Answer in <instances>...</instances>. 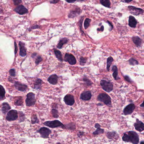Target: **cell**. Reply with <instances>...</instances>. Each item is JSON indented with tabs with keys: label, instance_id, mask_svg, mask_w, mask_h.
<instances>
[{
	"label": "cell",
	"instance_id": "obj_1",
	"mask_svg": "<svg viewBox=\"0 0 144 144\" xmlns=\"http://www.w3.org/2000/svg\"><path fill=\"white\" fill-rule=\"evenodd\" d=\"M122 140L127 143H131L132 144H138L139 143V136L137 132L131 131L123 134Z\"/></svg>",
	"mask_w": 144,
	"mask_h": 144
},
{
	"label": "cell",
	"instance_id": "obj_2",
	"mask_svg": "<svg viewBox=\"0 0 144 144\" xmlns=\"http://www.w3.org/2000/svg\"><path fill=\"white\" fill-rule=\"evenodd\" d=\"M97 99L99 101L103 102L105 105L109 107H112L111 98L107 93H100L98 96Z\"/></svg>",
	"mask_w": 144,
	"mask_h": 144
},
{
	"label": "cell",
	"instance_id": "obj_3",
	"mask_svg": "<svg viewBox=\"0 0 144 144\" xmlns=\"http://www.w3.org/2000/svg\"><path fill=\"white\" fill-rule=\"evenodd\" d=\"M44 124L46 126H48L51 128H61L62 129H65V125L62 123L59 120H56L53 121H47L45 122Z\"/></svg>",
	"mask_w": 144,
	"mask_h": 144
},
{
	"label": "cell",
	"instance_id": "obj_4",
	"mask_svg": "<svg viewBox=\"0 0 144 144\" xmlns=\"http://www.w3.org/2000/svg\"><path fill=\"white\" fill-rule=\"evenodd\" d=\"M100 85L102 89L107 93H110L113 90V83L110 81L101 80L100 81Z\"/></svg>",
	"mask_w": 144,
	"mask_h": 144
},
{
	"label": "cell",
	"instance_id": "obj_5",
	"mask_svg": "<svg viewBox=\"0 0 144 144\" xmlns=\"http://www.w3.org/2000/svg\"><path fill=\"white\" fill-rule=\"evenodd\" d=\"M35 95L33 93H29L27 95L26 100V105L28 107H31L35 105L36 102Z\"/></svg>",
	"mask_w": 144,
	"mask_h": 144
},
{
	"label": "cell",
	"instance_id": "obj_6",
	"mask_svg": "<svg viewBox=\"0 0 144 144\" xmlns=\"http://www.w3.org/2000/svg\"><path fill=\"white\" fill-rule=\"evenodd\" d=\"M18 118V113L16 110H11L7 113L6 119L8 121H13Z\"/></svg>",
	"mask_w": 144,
	"mask_h": 144
},
{
	"label": "cell",
	"instance_id": "obj_7",
	"mask_svg": "<svg viewBox=\"0 0 144 144\" xmlns=\"http://www.w3.org/2000/svg\"><path fill=\"white\" fill-rule=\"evenodd\" d=\"M64 60L66 62H68L71 65H74L76 64L77 60L75 57L72 54L66 53L65 55Z\"/></svg>",
	"mask_w": 144,
	"mask_h": 144
},
{
	"label": "cell",
	"instance_id": "obj_8",
	"mask_svg": "<svg viewBox=\"0 0 144 144\" xmlns=\"http://www.w3.org/2000/svg\"><path fill=\"white\" fill-rule=\"evenodd\" d=\"M38 132L40 134L41 137L44 139L49 138V135L50 134H51L52 132L50 129L46 127L41 128L39 130Z\"/></svg>",
	"mask_w": 144,
	"mask_h": 144
},
{
	"label": "cell",
	"instance_id": "obj_9",
	"mask_svg": "<svg viewBox=\"0 0 144 144\" xmlns=\"http://www.w3.org/2000/svg\"><path fill=\"white\" fill-rule=\"evenodd\" d=\"M135 109V106L134 104L131 103L126 106L123 110V114L125 115H129L134 112Z\"/></svg>",
	"mask_w": 144,
	"mask_h": 144
},
{
	"label": "cell",
	"instance_id": "obj_10",
	"mask_svg": "<svg viewBox=\"0 0 144 144\" xmlns=\"http://www.w3.org/2000/svg\"><path fill=\"white\" fill-rule=\"evenodd\" d=\"M63 101L66 105L72 106L75 103V100L74 96L71 94L66 95L64 97Z\"/></svg>",
	"mask_w": 144,
	"mask_h": 144
},
{
	"label": "cell",
	"instance_id": "obj_11",
	"mask_svg": "<svg viewBox=\"0 0 144 144\" xmlns=\"http://www.w3.org/2000/svg\"><path fill=\"white\" fill-rule=\"evenodd\" d=\"M128 8L131 14L134 15H139L143 13V10L140 8L136 7L133 6H129Z\"/></svg>",
	"mask_w": 144,
	"mask_h": 144
},
{
	"label": "cell",
	"instance_id": "obj_12",
	"mask_svg": "<svg viewBox=\"0 0 144 144\" xmlns=\"http://www.w3.org/2000/svg\"><path fill=\"white\" fill-rule=\"evenodd\" d=\"M134 126L135 129L139 132H142L144 131V123L138 119H136V122L134 123Z\"/></svg>",
	"mask_w": 144,
	"mask_h": 144
},
{
	"label": "cell",
	"instance_id": "obj_13",
	"mask_svg": "<svg viewBox=\"0 0 144 144\" xmlns=\"http://www.w3.org/2000/svg\"><path fill=\"white\" fill-rule=\"evenodd\" d=\"M92 97L91 92L90 91L87 90L83 92L80 96V99L83 101L90 100Z\"/></svg>",
	"mask_w": 144,
	"mask_h": 144
},
{
	"label": "cell",
	"instance_id": "obj_14",
	"mask_svg": "<svg viewBox=\"0 0 144 144\" xmlns=\"http://www.w3.org/2000/svg\"><path fill=\"white\" fill-rule=\"evenodd\" d=\"M14 86L17 90L20 91H26L28 88V87L26 85L20 83L18 82H15Z\"/></svg>",
	"mask_w": 144,
	"mask_h": 144
},
{
	"label": "cell",
	"instance_id": "obj_15",
	"mask_svg": "<svg viewBox=\"0 0 144 144\" xmlns=\"http://www.w3.org/2000/svg\"><path fill=\"white\" fill-rule=\"evenodd\" d=\"M14 11L17 13L21 15H23L28 12V9L23 5H20L17 6L14 9Z\"/></svg>",
	"mask_w": 144,
	"mask_h": 144
},
{
	"label": "cell",
	"instance_id": "obj_16",
	"mask_svg": "<svg viewBox=\"0 0 144 144\" xmlns=\"http://www.w3.org/2000/svg\"><path fill=\"white\" fill-rule=\"evenodd\" d=\"M107 136L109 139L111 140H117L119 138V136L118 134L114 131L107 132Z\"/></svg>",
	"mask_w": 144,
	"mask_h": 144
},
{
	"label": "cell",
	"instance_id": "obj_17",
	"mask_svg": "<svg viewBox=\"0 0 144 144\" xmlns=\"http://www.w3.org/2000/svg\"><path fill=\"white\" fill-rule=\"evenodd\" d=\"M81 12V11L80 8H77L71 11L70 12L68 15V17L69 18H74L75 17H77L80 14Z\"/></svg>",
	"mask_w": 144,
	"mask_h": 144
},
{
	"label": "cell",
	"instance_id": "obj_18",
	"mask_svg": "<svg viewBox=\"0 0 144 144\" xmlns=\"http://www.w3.org/2000/svg\"><path fill=\"white\" fill-rule=\"evenodd\" d=\"M19 47H20V55L22 57L26 56L27 53H26V49L25 46V44L23 42H19Z\"/></svg>",
	"mask_w": 144,
	"mask_h": 144
},
{
	"label": "cell",
	"instance_id": "obj_19",
	"mask_svg": "<svg viewBox=\"0 0 144 144\" xmlns=\"http://www.w3.org/2000/svg\"><path fill=\"white\" fill-rule=\"evenodd\" d=\"M58 77L56 74H54L53 75H51L48 79V81L50 84L55 85L57 84L58 81Z\"/></svg>",
	"mask_w": 144,
	"mask_h": 144
},
{
	"label": "cell",
	"instance_id": "obj_20",
	"mask_svg": "<svg viewBox=\"0 0 144 144\" xmlns=\"http://www.w3.org/2000/svg\"><path fill=\"white\" fill-rule=\"evenodd\" d=\"M95 127L96 129V131H94L93 133L94 135H97L100 134H102L104 133V129H102L101 128V126L99 123H96L95 124Z\"/></svg>",
	"mask_w": 144,
	"mask_h": 144
},
{
	"label": "cell",
	"instance_id": "obj_21",
	"mask_svg": "<svg viewBox=\"0 0 144 144\" xmlns=\"http://www.w3.org/2000/svg\"><path fill=\"white\" fill-rule=\"evenodd\" d=\"M112 70L113 72V77H114L115 80H117L120 79V78L118 76V69H117V66L115 65L113 66L112 67Z\"/></svg>",
	"mask_w": 144,
	"mask_h": 144
},
{
	"label": "cell",
	"instance_id": "obj_22",
	"mask_svg": "<svg viewBox=\"0 0 144 144\" xmlns=\"http://www.w3.org/2000/svg\"><path fill=\"white\" fill-rule=\"evenodd\" d=\"M129 26L131 28H134L136 27L137 23V22L136 19L132 16H129Z\"/></svg>",
	"mask_w": 144,
	"mask_h": 144
},
{
	"label": "cell",
	"instance_id": "obj_23",
	"mask_svg": "<svg viewBox=\"0 0 144 144\" xmlns=\"http://www.w3.org/2000/svg\"><path fill=\"white\" fill-rule=\"evenodd\" d=\"M132 40L137 47H139L141 46V44H142V40L139 37L137 36H133L132 37Z\"/></svg>",
	"mask_w": 144,
	"mask_h": 144
},
{
	"label": "cell",
	"instance_id": "obj_24",
	"mask_svg": "<svg viewBox=\"0 0 144 144\" xmlns=\"http://www.w3.org/2000/svg\"><path fill=\"white\" fill-rule=\"evenodd\" d=\"M11 107L9 104L6 102L3 103L2 104V112L4 114H6L8 111L10 110Z\"/></svg>",
	"mask_w": 144,
	"mask_h": 144
},
{
	"label": "cell",
	"instance_id": "obj_25",
	"mask_svg": "<svg viewBox=\"0 0 144 144\" xmlns=\"http://www.w3.org/2000/svg\"><path fill=\"white\" fill-rule=\"evenodd\" d=\"M68 42V39H66V38H63L62 39H60L59 42L58 44L57 45V48L58 49H61L62 47L63 46V45L65 44H66Z\"/></svg>",
	"mask_w": 144,
	"mask_h": 144
},
{
	"label": "cell",
	"instance_id": "obj_26",
	"mask_svg": "<svg viewBox=\"0 0 144 144\" xmlns=\"http://www.w3.org/2000/svg\"><path fill=\"white\" fill-rule=\"evenodd\" d=\"M54 53L56 55V57L59 60H60V61L62 62L63 61V57H62V55L60 51L58 50H56V49H54Z\"/></svg>",
	"mask_w": 144,
	"mask_h": 144
},
{
	"label": "cell",
	"instance_id": "obj_27",
	"mask_svg": "<svg viewBox=\"0 0 144 144\" xmlns=\"http://www.w3.org/2000/svg\"><path fill=\"white\" fill-rule=\"evenodd\" d=\"M42 84V80L39 79L36 80L34 84V88L36 90H40L41 89Z\"/></svg>",
	"mask_w": 144,
	"mask_h": 144
},
{
	"label": "cell",
	"instance_id": "obj_28",
	"mask_svg": "<svg viewBox=\"0 0 144 144\" xmlns=\"http://www.w3.org/2000/svg\"><path fill=\"white\" fill-rule=\"evenodd\" d=\"M114 60V59L113 58V57H109L107 59V70L108 71V72L110 71V67L111 66L112 63H113Z\"/></svg>",
	"mask_w": 144,
	"mask_h": 144
},
{
	"label": "cell",
	"instance_id": "obj_29",
	"mask_svg": "<svg viewBox=\"0 0 144 144\" xmlns=\"http://www.w3.org/2000/svg\"><path fill=\"white\" fill-rule=\"evenodd\" d=\"M6 91L4 87L0 85V100H2L5 99Z\"/></svg>",
	"mask_w": 144,
	"mask_h": 144
},
{
	"label": "cell",
	"instance_id": "obj_30",
	"mask_svg": "<svg viewBox=\"0 0 144 144\" xmlns=\"http://www.w3.org/2000/svg\"><path fill=\"white\" fill-rule=\"evenodd\" d=\"M100 3L106 7L110 8V6L111 3L110 0H100Z\"/></svg>",
	"mask_w": 144,
	"mask_h": 144
},
{
	"label": "cell",
	"instance_id": "obj_31",
	"mask_svg": "<svg viewBox=\"0 0 144 144\" xmlns=\"http://www.w3.org/2000/svg\"><path fill=\"white\" fill-rule=\"evenodd\" d=\"M65 126V129L67 128L68 129L71 130H74L76 129L75 124L73 123H69L68 124L66 125Z\"/></svg>",
	"mask_w": 144,
	"mask_h": 144
},
{
	"label": "cell",
	"instance_id": "obj_32",
	"mask_svg": "<svg viewBox=\"0 0 144 144\" xmlns=\"http://www.w3.org/2000/svg\"><path fill=\"white\" fill-rule=\"evenodd\" d=\"M129 64L133 66L139 64V62L138 61L134 58H131L129 60Z\"/></svg>",
	"mask_w": 144,
	"mask_h": 144
},
{
	"label": "cell",
	"instance_id": "obj_33",
	"mask_svg": "<svg viewBox=\"0 0 144 144\" xmlns=\"http://www.w3.org/2000/svg\"><path fill=\"white\" fill-rule=\"evenodd\" d=\"M52 113L53 117L55 118H58L59 117L58 112V110L56 108H53L52 110Z\"/></svg>",
	"mask_w": 144,
	"mask_h": 144
},
{
	"label": "cell",
	"instance_id": "obj_34",
	"mask_svg": "<svg viewBox=\"0 0 144 144\" xmlns=\"http://www.w3.org/2000/svg\"><path fill=\"white\" fill-rule=\"evenodd\" d=\"M90 22H91V20L89 19V18H86L85 21L84 22V28L85 29H86L88 28L89 26H90Z\"/></svg>",
	"mask_w": 144,
	"mask_h": 144
},
{
	"label": "cell",
	"instance_id": "obj_35",
	"mask_svg": "<svg viewBox=\"0 0 144 144\" xmlns=\"http://www.w3.org/2000/svg\"><path fill=\"white\" fill-rule=\"evenodd\" d=\"M83 81H84V83H86V85L87 86H90L93 84V83L90 80L88 79L87 78H84L83 79Z\"/></svg>",
	"mask_w": 144,
	"mask_h": 144
},
{
	"label": "cell",
	"instance_id": "obj_36",
	"mask_svg": "<svg viewBox=\"0 0 144 144\" xmlns=\"http://www.w3.org/2000/svg\"><path fill=\"white\" fill-rule=\"evenodd\" d=\"M39 120L36 115H33L31 117V123L32 124L39 123Z\"/></svg>",
	"mask_w": 144,
	"mask_h": 144
},
{
	"label": "cell",
	"instance_id": "obj_37",
	"mask_svg": "<svg viewBox=\"0 0 144 144\" xmlns=\"http://www.w3.org/2000/svg\"><path fill=\"white\" fill-rule=\"evenodd\" d=\"M87 59L82 57L80 59V64L81 66H84L86 64L87 62Z\"/></svg>",
	"mask_w": 144,
	"mask_h": 144
},
{
	"label": "cell",
	"instance_id": "obj_38",
	"mask_svg": "<svg viewBox=\"0 0 144 144\" xmlns=\"http://www.w3.org/2000/svg\"><path fill=\"white\" fill-rule=\"evenodd\" d=\"M23 103V99L22 98H20L19 99H17L15 102L14 104L16 106H21L22 105Z\"/></svg>",
	"mask_w": 144,
	"mask_h": 144
},
{
	"label": "cell",
	"instance_id": "obj_39",
	"mask_svg": "<svg viewBox=\"0 0 144 144\" xmlns=\"http://www.w3.org/2000/svg\"><path fill=\"white\" fill-rule=\"evenodd\" d=\"M9 73L11 76L14 77L16 75V71L14 69H11L9 71Z\"/></svg>",
	"mask_w": 144,
	"mask_h": 144
},
{
	"label": "cell",
	"instance_id": "obj_40",
	"mask_svg": "<svg viewBox=\"0 0 144 144\" xmlns=\"http://www.w3.org/2000/svg\"><path fill=\"white\" fill-rule=\"evenodd\" d=\"M42 58L40 56H39L37 57L36 60H35V63L36 65H38L42 61Z\"/></svg>",
	"mask_w": 144,
	"mask_h": 144
},
{
	"label": "cell",
	"instance_id": "obj_41",
	"mask_svg": "<svg viewBox=\"0 0 144 144\" xmlns=\"http://www.w3.org/2000/svg\"><path fill=\"white\" fill-rule=\"evenodd\" d=\"M124 77V78L125 80H126V81H127L128 83H131L133 82L132 80H131V78H130V77H129V76L125 75V76H124V77Z\"/></svg>",
	"mask_w": 144,
	"mask_h": 144
},
{
	"label": "cell",
	"instance_id": "obj_42",
	"mask_svg": "<svg viewBox=\"0 0 144 144\" xmlns=\"http://www.w3.org/2000/svg\"><path fill=\"white\" fill-rule=\"evenodd\" d=\"M14 2V3L15 5H17L19 4L20 3H21L22 2V0H13Z\"/></svg>",
	"mask_w": 144,
	"mask_h": 144
},
{
	"label": "cell",
	"instance_id": "obj_43",
	"mask_svg": "<svg viewBox=\"0 0 144 144\" xmlns=\"http://www.w3.org/2000/svg\"><path fill=\"white\" fill-rule=\"evenodd\" d=\"M14 53H15V54L16 55V53H17V50H18V49H17V44L16 42H14Z\"/></svg>",
	"mask_w": 144,
	"mask_h": 144
},
{
	"label": "cell",
	"instance_id": "obj_44",
	"mask_svg": "<svg viewBox=\"0 0 144 144\" xmlns=\"http://www.w3.org/2000/svg\"><path fill=\"white\" fill-rule=\"evenodd\" d=\"M84 134H85V132H83V131H80L78 133L77 135H78V137H82L83 135H84Z\"/></svg>",
	"mask_w": 144,
	"mask_h": 144
},
{
	"label": "cell",
	"instance_id": "obj_45",
	"mask_svg": "<svg viewBox=\"0 0 144 144\" xmlns=\"http://www.w3.org/2000/svg\"><path fill=\"white\" fill-rule=\"evenodd\" d=\"M59 1H60V0H53L50 2V3H53V4H55V3H58V2H59Z\"/></svg>",
	"mask_w": 144,
	"mask_h": 144
},
{
	"label": "cell",
	"instance_id": "obj_46",
	"mask_svg": "<svg viewBox=\"0 0 144 144\" xmlns=\"http://www.w3.org/2000/svg\"><path fill=\"white\" fill-rule=\"evenodd\" d=\"M107 22L108 23V24H109V26H110V28H111V29L110 30V31H111V30H112V29H113V25H112V24L111 23V22H109V21H107Z\"/></svg>",
	"mask_w": 144,
	"mask_h": 144
},
{
	"label": "cell",
	"instance_id": "obj_47",
	"mask_svg": "<svg viewBox=\"0 0 144 144\" xmlns=\"http://www.w3.org/2000/svg\"><path fill=\"white\" fill-rule=\"evenodd\" d=\"M66 2H67L68 3H74V2L76 1V0H65Z\"/></svg>",
	"mask_w": 144,
	"mask_h": 144
},
{
	"label": "cell",
	"instance_id": "obj_48",
	"mask_svg": "<svg viewBox=\"0 0 144 144\" xmlns=\"http://www.w3.org/2000/svg\"><path fill=\"white\" fill-rule=\"evenodd\" d=\"M104 30V27L103 26H101L100 29H98V31H103Z\"/></svg>",
	"mask_w": 144,
	"mask_h": 144
},
{
	"label": "cell",
	"instance_id": "obj_49",
	"mask_svg": "<svg viewBox=\"0 0 144 144\" xmlns=\"http://www.w3.org/2000/svg\"><path fill=\"white\" fill-rule=\"evenodd\" d=\"M38 28H39V26H37V25H36V26H33L31 27L30 29H38Z\"/></svg>",
	"mask_w": 144,
	"mask_h": 144
},
{
	"label": "cell",
	"instance_id": "obj_50",
	"mask_svg": "<svg viewBox=\"0 0 144 144\" xmlns=\"http://www.w3.org/2000/svg\"><path fill=\"white\" fill-rule=\"evenodd\" d=\"M124 0L125 2H126V3H129V2L132 1L133 0Z\"/></svg>",
	"mask_w": 144,
	"mask_h": 144
},
{
	"label": "cell",
	"instance_id": "obj_51",
	"mask_svg": "<svg viewBox=\"0 0 144 144\" xmlns=\"http://www.w3.org/2000/svg\"><path fill=\"white\" fill-rule=\"evenodd\" d=\"M140 106L141 107H144V101H143V103H142V104H141V105H140Z\"/></svg>",
	"mask_w": 144,
	"mask_h": 144
},
{
	"label": "cell",
	"instance_id": "obj_52",
	"mask_svg": "<svg viewBox=\"0 0 144 144\" xmlns=\"http://www.w3.org/2000/svg\"><path fill=\"white\" fill-rule=\"evenodd\" d=\"M98 106H103L102 104H101V103H99V104H98Z\"/></svg>",
	"mask_w": 144,
	"mask_h": 144
},
{
	"label": "cell",
	"instance_id": "obj_53",
	"mask_svg": "<svg viewBox=\"0 0 144 144\" xmlns=\"http://www.w3.org/2000/svg\"><path fill=\"white\" fill-rule=\"evenodd\" d=\"M140 144H144V142L143 141H142V142H140Z\"/></svg>",
	"mask_w": 144,
	"mask_h": 144
},
{
	"label": "cell",
	"instance_id": "obj_54",
	"mask_svg": "<svg viewBox=\"0 0 144 144\" xmlns=\"http://www.w3.org/2000/svg\"><path fill=\"white\" fill-rule=\"evenodd\" d=\"M78 1H84V0H77Z\"/></svg>",
	"mask_w": 144,
	"mask_h": 144
},
{
	"label": "cell",
	"instance_id": "obj_55",
	"mask_svg": "<svg viewBox=\"0 0 144 144\" xmlns=\"http://www.w3.org/2000/svg\"></svg>",
	"mask_w": 144,
	"mask_h": 144
}]
</instances>
